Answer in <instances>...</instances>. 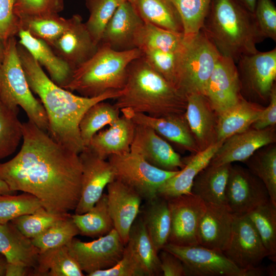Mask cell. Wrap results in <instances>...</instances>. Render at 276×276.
Instances as JSON below:
<instances>
[{
	"label": "cell",
	"mask_w": 276,
	"mask_h": 276,
	"mask_svg": "<svg viewBox=\"0 0 276 276\" xmlns=\"http://www.w3.org/2000/svg\"><path fill=\"white\" fill-rule=\"evenodd\" d=\"M233 216L230 242L223 252L237 267L244 271L260 265L269 254L247 216Z\"/></svg>",
	"instance_id": "5bb4252c"
},
{
	"label": "cell",
	"mask_w": 276,
	"mask_h": 276,
	"mask_svg": "<svg viewBox=\"0 0 276 276\" xmlns=\"http://www.w3.org/2000/svg\"><path fill=\"white\" fill-rule=\"evenodd\" d=\"M141 51L142 57L147 63L167 81L179 89L178 69L181 51L178 52L155 49Z\"/></svg>",
	"instance_id": "f6af8a7d"
},
{
	"label": "cell",
	"mask_w": 276,
	"mask_h": 276,
	"mask_svg": "<svg viewBox=\"0 0 276 276\" xmlns=\"http://www.w3.org/2000/svg\"><path fill=\"white\" fill-rule=\"evenodd\" d=\"M141 56L138 48L118 51L99 43L95 54L74 70L71 81L63 88L89 98L109 90H122L129 65Z\"/></svg>",
	"instance_id": "5b68a950"
},
{
	"label": "cell",
	"mask_w": 276,
	"mask_h": 276,
	"mask_svg": "<svg viewBox=\"0 0 276 276\" xmlns=\"http://www.w3.org/2000/svg\"><path fill=\"white\" fill-rule=\"evenodd\" d=\"M126 246L133 255L145 276L162 275L158 252L141 217H137L133 223Z\"/></svg>",
	"instance_id": "4dcf8cb0"
},
{
	"label": "cell",
	"mask_w": 276,
	"mask_h": 276,
	"mask_svg": "<svg viewBox=\"0 0 276 276\" xmlns=\"http://www.w3.org/2000/svg\"><path fill=\"white\" fill-rule=\"evenodd\" d=\"M18 113L0 101V159L14 153L22 139Z\"/></svg>",
	"instance_id": "b9f144b4"
},
{
	"label": "cell",
	"mask_w": 276,
	"mask_h": 276,
	"mask_svg": "<svg viewBox=\"0 0 276 276\" xmlns=\"http://www.w3.org/2000/svg\"><path fill=\"white\" fill-rule=\"evenodd\" d=\"M202 30L221 55L235 62L255 54L264 37L254 14L235 0H212Z\"/></svg>",
	"instance_id": "277c9868"
},
{
	"label": "cell",
	"mask_w": 276,
	"mask_h": 276,
	"mask_svg": "<svg viewBox=\"0 0 276 276\" xmlns=\"http://www.w3.org/2000/svg\"><path fill=\"white\" fill-rule=\"evenodd\" d=\"M106 187L108 208L114 227L126 245L130 228L140 212L142 198L135 190L118 179Z\"/></svg>",
	"instance_id": "ffe728a7"
},
{
	"label": "cell",
	"mask_w": 276,
	"mask_h": 276,
	"mask_svg": "<svg viewBox=\"0 0 276 276\" xmlns=\"http://www.w3.org/2000/svg\"><path fill=\"white\" fill-rule=\"evenodd\" d=\"M130 151L162 170L175 171L185 166L180 155L171 146L154 130L145 126L136 125Z\"/></svg>",
	"instance_id": "d6986e66"
},
{
	"label": "cell",
	"mask_w": 276,
	"mask_h": 276,
	"mask_svg": "<svg viewBox=\"0 0 276 276\" xmlns=\"http://www.w3.org/2000/svg\"><path fill=\"white\" fill-rule=\"evenodd\" d=\"M222 143V142H216L206 149L194 154L186 162L184 161L185 166L160 186L157 195L168 200L191 193L195 178L209 164Z\"/></svg>",
	"instance_id": "4316f807"
},
{
	"label": "cell",
	"mask_w": 276,
	"mask_h": 276,
	"mask_svg": "<svg viewBox=\"0 0 276 276\" xmlns=\"http://www.w3.org/2000/svg\"><path fill=\"white\" fill-rule=\"evenodd\" d=\"M144 22L130 1L122 3L107 22L100 43L118 51L136 48L135 34Z\"/></svg>",
	"instance_id": "44dd1931"
},
{
	"label": "cell",
	"mask_w": 276,
	"mask_h": 276,
	"mask_svg": "<svg viewBox=\"0 0 276 276\" xmlns=\"http://www.w3.org/2000/svg\"><path fill=\"white\" fill-rule=\"evenodd\" d=\"M180 53L178 69V89L187 96L204 94L208 81L221 53L201 30L193 38L186 40Z\"/></svg>",
	"instance_id": "52a82bcc"
},
{
	"label": "cell",
	"mask_w": 276,
	"mask_h": 276,
	"mask_svg": "<svg viewBox=\"0 0 276 276\" xmlns=\"http://www.w3.org/2000/svg\"><path fill=\"white\" fill-rule=\"evenodd\" d=\"M67 246L81 269L88 275L113 266L122 258L125 245L113 228L90 242H83L75 237Z\"/></svg>",
	"instance_id": "9c48e42d"
},
{
	"label": "cell",
	"mask_w": 276,
	"mask_h": 276,
	"mask_svg": "<svg viewBox=\"0 0 276 276\" xmlns=\"http://www.w3.org/2000/svg\"><path fill=\"white\" fill-rule=\"evenodd\" d=\"M43 206L40 200L34 195L23 192L19 195H0V224L29 214Z\"/></svg>",
	"instance_id": "bcb514c9"
},
{
	"label": "cell",
	"mask_w": 276,
	"mask_h": 276,
	"mask_svg": "<svg viewBox=\"0 0 276 276\" xmlns=\"http://www.w3.org/2000/svg\"><path fill=\"white\" fill-rule=\"evenodd\" d=\"M268 106L264 108L251 127L256 129H263L275 126L276 123V88H272L269 96Z\"/></svg>",
	"instance_id": "db71d44e"
},
{
	"label": "cell",
	"mask_w": 276,
	"mask_h": 276,
	"mask_svg": "<svg viewBox=\"0 0 276 276\" xmlns=\"http://www.w3.org/2000/svg\"><path fill=\"white\" fill-rule=\"evenodd\" d=\"M17 1L0 0V42L4 45L20 30L19 20L14 11Z\"/></svg>",
	"instance_id": "f907efd6"
},
{
	"label": "cell",
	"mask_w": 276,
	"mask_h": 276,
	"mask_svg": "<svg viewBox=\"0 0 276 276\" xmlns=\"http://www.w3.org/2000/svg\"><path fill=\"white\" fill-rule=\"evenodd\" d=\"M22 45L41 66L48 72L50 79L64 88L71 81L74 70L59 57L44 40L32 36L28 31L20 29L17 34Z\"/></svg>",
	"instance_id": "484cf974"
},
{
	"label": "cell",
	"mask_w": 276,
	"mask_h": 276,
	"mask_svg": "<svg viewBox=\"0 0 276 276\" xmlns=\"http://www.w3.org/2000/svg\"><path fill=\"white\" fill-rule=\"evenodd\" d=\"M254 225L268 252V258L276 261V205L270 200L260 204L246 214Z\"/></svg>",
	"instance_id": "74e56055"
},
{
	"label": "cell",
	"mask_w": 276,
	"mask_h": 276,
	"mask_svg": "<svg viewBox=\"0 0 276 276\" xmlns=\"http://www.w3.org/2000/svg\"><path fill=\"white\" fill-rule=\"evenodd\" d=\"M167 200L171 217L168 243L183 246L199 245V227L206 203L192 193Z\"/></svg>",
	"instance_id": "8fae6325"
},
{
	"label": "cell",
	"mask_w": 276,
	"mask_h": 276,
	"mask_svg": "<svg viewBox=\"0 0 276 276\" xmlns=\"http://www.w3.org/2000/svg\"><path fill=\"white\" fill-rule=\"evenodd\" d=\"M4 54V45L0 42V64L2 62Z\"/></svg>",
	"instance_id": "6125c7cd"
},
{
	"label": "cell",
	"mask_w": 276,
	"mask_h": 276,
	"mask_svg": "<svg viewBox=\"0 0 276 276\" xmlns=\"http://www.w3.org/2000/svg\"><path fill=\"white\" fill-rule=\"evenodd\" d=\"M265 270L267 275L275 276L276 275V266L273 263L265 267Z\"/></svg>",
	"instance_id": "94428289"
},
{
	"label": "cell",
	"mask_w": 276,
	"mask_h": 276,
	"mask_svg": "<svg viewBox=\"0 0 276 276\" xmlns=\"http://www.w3.org/2000/svg\"><path fill=\"white\" fill-rule=\"evenodd\" d=\"M70 19L64 32L48 44L74 70L95 54L98 45L93 40L81 15L74 14Z\"/></svg>",
	"instance_id": "e0dca14e"
},
{
	"label": "cell",
	"mask_w": 276,
	"mask_h": 276,
	"mask_svg": "<svg viewBox=\"0 0 276 276\" xmlns=\"http://www.w3.org/2000/svg\"><path fill=\"white\" fill-rule=\"evenodd\" d=\"M82 165L81 195L75 214L88 211L100 198L104 189L116 179L112 166L88 147L79 154Z\"/></svg>",
	"instance_id": "9a60e30c"
},
{
	"label": "cell",
	"mask_w": 276,
	"mask_h": 276,
	"mask_svg": "<svg viewBox=\"0 0 276 276\" xmlns=\"http://www.w3.org/2000/svg\"><path fill=\"white\" fill-rule=\"evenodd\" d=\"M20 30L28 31L32 36L50 43L57 39L68 27L70 19L58 14L19 18Z\"/></svg>",
	"instance_id": "f35d334b"
},
{
	"label": "cell",
	"mask_w": 276,
	"mask_h": 276,
	"mask_svg": "<svg viewBox=\"0 0 276 276\" xmlns=\"http://www.w3.org/2000/svg\"><path fill=\"white\" fill-rule=\"evenodd\" d=\"M265 267L260 265L247 269L244 271V276H263L265 275Z\"/></svg>",
	"instance_id": "9f6ffc18"
},
{
	"label": "cell",
	"mask_w": 276,
	"mask_h": 276,
	"mask_svg": "<svg viewBox=\"0 0 276 276\" xmlns=\"http://www.w3.org/2000/svg\"><path fill=\"white\" fill-rule=\"evenodd\" d=\"M71 214L55 213L42 206L34 212L19 216L11 222L26 236L33 238Z\"/></svg>",
	"instance_id": "7bdbcfd3"
},
{
	"label": "cell",
	"mask_w": 276,
	"mask_h": 276,
	"mask_svg": "<svg viewBox=\"0 0 276 276\" xmlns=\"http://www.w3.org/2000/svg\"><path fill=\"white\" fill-rule=\"evenodd\" d=\"M30 268L24 265L7 263L5 270L6 276H25L29 274Z\"/></svg>",
	"instance_id": "11a10c76"
},
{
	"label": "cell",
	"mask_w": 276,
	"mask_h": 276,
	"mask_svg": "<svg viewBox=\"0 0 276 276\" xmlns=\"http://www.w3.org/2000/svg\"><path fill=\"white\" fill-rule=\"evenodd\" d=\"M160 269L164 276H186L181 261L170 252L162 249L158 252Z\"/></svg>",
	"instance_id": "f5cc1de1"
},
{
	"label": "cell",
	"mask_w": 276,
	"mask_h": 276,
	"mask_svg": "<svg viewBox=\"0 0 276 276\" xmlns=\"http://www.w3.org/2000/svg\"><path fill=\"white\" fill-rule=\"evenodd\" d=\"M16 192L11 191L7 184L0 179V195L14 194Z\"/></svg>",
	"instance_id": "680465c9"
},
{
	"label": "cell",
	"mask_w": 276,
	"mask_h": 276,
	"mask_svg": "<svg viewBox=\"0 0 276 276\" xmlns=\"http://www.w3.org/2000/svg\"><path fill=\"white\" fill-rule=\"evenodd\" d=\"M113 104L121 111L163 117L185 113L187 96L153 69L142 57L129 65L122 94Z\"/></svg>",
	"instance_id": "3957f363"
},
{
	"label": "cell",
	"mask_w": 276,
	"mask_h": 276,
	"mask_svg": "<svg viewBox=\"0 0 276 276\" xmlns=\"http://www.w3.org/2000/svg\"><path fill=\"white\" fill-rule=\"evenodd\" d=\"M141 217L158 252L168 243L171 228L168 200L157 195L147 201Z\"/></svg>",
	"instance_id": "d6a6232c"
},
{
	"label": "cell",
	"mask_w": 276,
	"mask_h": 276,
	"mask_svg": "<svg viewBox=\"0 0 276 276\" xmlns=\"http://www.w3.org/2000/svg\"><path fill=\"white\" fill-rule=\"evenodd\" d=\"M170 1L180 17L185 39H192L202 28L212 0Z\"/></svg>",
	"instance_id": "ab89813d"
},
{
	"label": "cell",
	"mask_w": 276,
	"mask_h": 276,
	"mask_svg": "<svg viewBox=\"0 0 276 276\" xmlns=\"http://www.w3.org/2000/svg\"><path fill=\"white\" fill-rule=\"evenodd\" d=\"M7 261L5 258L0 254V276L5 275Z\"/></svg>",
	"instance_id": "91938a15"
},
{
	"label": "cell",
	"mask_w": 276,
	"mask_h": 276,
	"mask_svg": "<svg viewBox=\"0 0 276 276\" xmlns=\"http://www.w3.org/2000/svg\"><path fill=\"white\" fill-rule=\"evenodd\" d=\"M108 158L113 167L116 179L133 189L146 201L155 198L160 186L180 170L169 171L159 169L130 151L122 154L111 155Z\"/></svg>",
	"instance_id": "ba28073f"
},
{
	"label": "cell",
	"mask_w": 276,
	"mask_h": 276,
	"mask_svg": "<svg viewBox=\"0 0 276 276\" xmlns=\"http://www.w3.org/2000/svg\"><path fill=\"white\" fill-rule=\"evenodd\" d=\"M231 58L221 55L208 81L204 96L218 115L242 97L237 66Z\"/></svg>",
	"instance_id": "2e32d148"
},
{
	"label": "cell",
	"mask_w": 276,
	"mask_h": 276,
	"mask_svg": "<svg viewBox=\"0 0 276 276\" xmlns=\"http://www.w3.org/2000/svg\"><path fill=\"white\" fill-rule=\"evenodd\" d=\"M185 116L199 151L216 142L218 114L203 95L187 96Z\"/></svg>",
	"instance_id": "603a6c76"
},
{
	"label": "cell",
	"mask_w": 276,
	"mask_h": 276,
	"mask_svg": "<svg viewBox=\"0 0 276 276\" xmlns=\"http://www.w3.org/2000/svg\"><path fill=\"white\" fill-rule=\"evenodd\" d=\"M0 101L18 113L20 106L29 120L48 132L49 122L44 107L32 94L17 50L15 37L4 44V54L0 64Z\"/></svg>",
	"instance_id": "8992f818"
},
{
	"label": "cell",
	"mask_w": 276,
	"mask_h": 276,
	"mask_svg": "<svg viewBox=\"0 0 276 276\" xmlns=\"http://www.w3.org/2000/svg\"><path fill=\"white\" fill-rule=\"evenodd\" d=\"M134 44L140 50L155 49L178 52L185 48L186 40L183 33L144 22L135 34Z\"/></svg>",
	"instance_id": "e575fe53"
},
{
	"label": "cell",
	"mask_w": 276,
	"mask_h": 276,
	"mask_svg": "<svg viewBox=\"0 0 276 276\" xmlns=\"http://www.w3.org/2000/svg\"><path fill=\"white\" fill-rule=\"evenodd\" d=\"M23 143L11 159L0 163V179L15 192L28 193L55 213L75 210L81 195L79 154L30 121L22 123Z\"/></svg>",
	"instance_id": "6da1fadb"
},
{
	"label": "cell",
	"mask_w": 276,
	"mask_h": 276,
	"mask_svg": "<svg viewBox=\"0 0 276 276\" xmlns=\"http://www.w3.org/2000/svg\"><path fill=\"white\" fill-rule=\"evenodd\" d=\"M248 170L266 187L271 202L276 205V147L256 152L245 162Z\"/></svg>",
	"instance_id": "60d3db41"
},
{
	"label": "cell",
	"mask_w": 276,
	"mask_h": 276,
	"mask_svg": "<svg viewBox=\"0 0 276 276\" xmlns=\"http://www.w3.org/2000/svg\"><path fill=\"white\" fill-rule=\"evenodd\" d=\"M238 61L241 89L256 99L269 100L276 79V48L244 55Z\"/></svg>",
	"instance_id": "4fadbf2b"
},
{
	"label": "cell",
	"mask_w": 276,
	"mask_h": 276,
	"mask_svg": "<svg viewBox=\"0 0 276 276\" xmlns=\"http://www.w3.org/2000/svg\"><path fill=\"white\" fill-rule=\"evenodd\" d=\"M225 197L226 205L233 215L247 214L257 206L270 200L262 181L248 169L231 165Z\"/></svg>",
	"instance_id": "7c38bea8"
},
{
	"label": "cell",
	"mask_w": 276,
	"mask_h": 276,
	"mask_svg": "<svg viewBox=\"0 0 276 276\" xmlns=\"http://www.w3.org/2000/svg\"><path fill=\"white\" fill-rule=\"evenodd\" d=\"M89 16L85 23L93 40L100 43L105 27L119 5L115 0H85Z\"/></svg>",
	"instance_id": "7dc6e473"
},
{
	"label": "cell",
	"mask_w": 276,
	"mask_h": 276,
	"mask_svg": "<svg viewBox=\"0 0 276 276\" xmlns=\"http://www.w3.org/2000/svg\"><path fill=\"white\" fill-rule=\"evenodd\" d=\"M39 249L11 221L0 224V254L7 263L35 268Z\"/></svg>",
	"instance_id": "83f0119b"
},
{
	"label": "cell",
	"mask_w": 276,
	"mask_h": 276,
	"mask_svg": "<svg viewBox=\"0 0 276 276\" xmlns=\"http://www.w3.org/2000/svg\"><path fill=\"white\" fill-rule=\"evenodd\" d=\"M144 22L183 33L179 14L170 0H129Z\"/></svg>",
	"instance_id": "1f68e13d"
},
{
	"label": "cell",
	"mask_w": 276,
	"mask_h": 276,
	"mask_svg": "<svg viewBox=\"0 0 276 276\" xmlns=\"http://www.w3.org/2000/svg\"><path fill=\"white\" fill-rule=\"evenodd\" d=\"M88 276H145L139 263L125 245L122 258L112 267L92 272Z\"/></svg>",
	"instance_id": "816d5d0a"
},
{
	"label": "cell",
	"mask_w": 276,
	"mask_h": 276,
	"mask_svg": "<svg viewBox=\"0 0 276 276\" xmlns=\"http://www.w3.org/2000/svg\"><path fill=\"white\" fill-rule=\"evenodd\" d=\"M119 4L129 0H115Z\"/></svg>",
	"instance_id": "be15d7a7"
},
{
	"label": "cell",
	"mask_w": 276,
	"mask_h": 276,
	"mask_svg": "<svg viewBox=\"0 0 276 276\" xmlns=\"http://www.w3.org/2000/svg\"><path fill=\"white\" fill-rule=\"evenodd\" d=\"M64 6V0H17L14 11L19 18L58 14Z\"/></svg>",
	"instance_id": "c3c4849f"
},
{
	"label": "cell",
	"mask_w": 276,
	"mask_h": 276,
	"mask_svg": "<svg viewBox=\"0 0 276 276\" xmlns=\"http://www.w3.org/2000/svg\"><path fill=\"white\" fill-rule=\"evenodd\" d=\"M136 125L148 127L158 135L173 142L193 154L199 151L192 135L185 113L163 117H153L142 113L123 112Z\"/></svg>",
	"instance_id": "cb8c5ba5"
},
{
	"label": "cell",
	"mask_w": 276,
	"mask_h": 276,
	"mask_svg": "<svg viewBox=\"0 0 276 276\" xmlns=\"http://www.w3.org/2000/svg\"><path fill=\"white\" fill-rule=\"evenodd\" d=\"M231 165L209 164L195 178L191 193L205 203L226 205L225 191Z\"/></svg>",
	"instance_id": "f546056e"
},
{
	"label": "cell",
	"mask_w": 276,
	"mask_h": 276,
	"mask_svg": "<svg viewBox=\"0 0 276 276\" xmlns=\"http://www.w3.org/2000/svg\"><path fill=\"white\" fill-rule=\"evenodd\" d=\"M274 127L263 129L249 128L232 135L223 142L209 164L218 166L246 162L259 149L275 142Z\"/></svg>",
	"instance_id": "ac0fdd59"
},
{
	"label": "cell",
	"mask_w": 276,
	"mask_h": 276,
	"mask_svg": "<svg viewBox=\"0 0 276 276\" xmlns=\"http://www.w3.org/2000/svg\"><path fill=\"white\" fill-rule=\"evenodd\" d=\"M248 11L254 14L257 0H235Z\"/></svg>",
	"instance_id": "6f0895ef"
},
{
	"label": "cell",
	"mask_w": 276,
	"mask_h": 276,
	"mask_svg": "<svg viewBox=\"0 0 276 276\" xmlns=\"http://www.w3.org/2000/svg\"><path fill=\"white\" fill-rule=\"evenodd\" d=\"M79 231L72 215L54 224L40 235L31 239L40 250L67 245Z\"/></svg>",
	"instance_id": "ee69618b"
},
{
	"label": "cell",
	"mask_w": 276,
	"mask_h": 276,
	"mask_svg": "<svg viewBox=\"0 0 276 276\" xmlns=\"http://www.w3.org/2000/svg\"><path fill=\"white\" fill-rule=\"evenodd\" d=\"M135 126L130 117L122 114L108 128L96 133L87 147L104 159L111 155L128 152L130 151Z\"/></svg>",
	"instance_id": "d4e9b609"
},
{
	"label": "cell",
	"mask_w": 276,
	"mask_h": 276,
	"mask_svg": "<svg viewBox=\"0 0 276 276\" xmlns=\"http://www.w3.org/2000/svg\"><path fill=\"white\" fill-rule=\"evenodd\" d=\"M0 94H1V85H0Z\"/></svg>",
	"instance_id": "e7e4bbea"
},
{
	"label": "cell",
	"mask_w": 276,
	"mask_h": 276,
	"mask_svg": "<svg viewBox=\"0 0 276 276\" xmlns=\"http://www.w3.org/2000/svg\"><path fill=\"white\" fill-rule=\"evenodd\" d=\"M106 100L90 106L83 115L79 125L84 146L87 147L92 137L106 125H110L120 117V110Z\"/></svg>",
	"instance_id": "8d00e7d4"
},
{
	"label": "cell",
	"mask_w": 276,
	"mask_h": 276,
	"mask_svg": "<svg viewBox=\"0 0 276 276\" xmlns=\"http://www.w3.org/2000/svg\"><path fill=\"white\" fill-rule=\"evenodd\" d=\"M264 108L243 97L234 106L218 115L216 142H223L251 127Z\"/></svg>",
	"instance_id": "f1b7e54d"
},
{
	"label": "cell",
	"mask_w": 276,
	"mask_h": 276,
	"mask_svg": "<svg viewBox=\"0 0 276 276\" xmlns=\"http://www.w3.org/2000/svg\"><path fill=\"white\" fill-rule=\"evenodd\" d=\"M17 50L30 88L39 96L45 110L48 133L58 143L79 154L85 148L79 128L83 115L98 102L116 99L122 94V89L109 90L91 98L76 95L55 83L18 42Z\"/></svg>",
	"instance_id": "7a4b0ae2"
},
{
	"label": "cell",
	"mask_w": 276,
	"mask_h": 276,
	"mask_svg": "<svg viewBox=\"0 0 276 276\" xmlns=\"http://www.w3.org/2000/svg\"><path fill=\"white\" fill-rule=\"evenodd\" d=\"M254 17L258 27L265 38L276 40V7L272 0H257Z\"/></svg>",
	"instance_id": "681fc988"
},
{
	"label": "cell",
	"mask_w": 276,
	"mask_h": 276,
	"mask_svg": "<svg viewBox=\"0 0 276 276\" xmlns=\"http://www.w3.org/2000/svg\"><path fill=\"white\" fill-rule=\"evenodd\" d=\"M163 249L177 257L182 262L186 276H244L221 251L200 245L178 246L167 243Z\"/></svg>",
	"instance_id": "30bf717a"
},
{
	"label": "cell",
	"mask_w": 276,
	"mask_h": 276,
	"mask_svg": "<svg viewBox=\"0 0 276 276\" xmlns=\"http://www.w3.org/2000/svg\"><path fill=\"white\" fill-rule=\"evenodd\" d=\"M72 218L79 229V234L83 236L100 237L114 228L106 193H103L88 211L82 214L72 215Z\"/></svg>",
	"instance_id": "d590c367"
},
{
	"label": "cell",
	"mask_w": 276,
	"mask_h": 276,
	"mask_svg": "<svg viewBox=\"0 0 276 276\" xmlns=\"http://www.w3.org/2000/svg\"><path fill=\"white\" fill-rule=\"evenodd\" d=\"M234 216L226 205L206 203L198 231L199 245L224 251L230 242Z\"/></svg>",
	"instance_id": "7402d4cb"
},
{
	"label": "cell",
	"mask_w": 276,
	"mask_h": 276,
	"mask_svg": "<svg viewBox=\"0 0 276 276\" xmlns=\"http://www.w3.org/2000/svg\"><path fill=\"white\" fill-rule=\"evenodd\" d=\"M33 275L83 276V272L69 252L67 245L40 251Z\"/></svg>",
	"instance_id": "836d02e7"
}]
</instances>
